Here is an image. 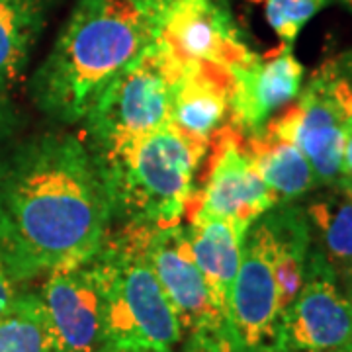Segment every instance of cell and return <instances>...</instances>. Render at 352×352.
I'll return each mask as SVG.
<instances>
[{"instance_id": "11", "label": "cell", "mask_w": 352, "mask_h": 352, "mask_svg": "<svg viewBox=\"0 0 352 352\" xmlns=\"http://www.w3.org/2000/svg\"><path fill=\"white\" fill-rule=\"evenodd\" d=\"M229 321L237 352H264L274 346L280 325L276 274L256 223L243 241L239 270L231 289Z\"/></svg>"}, {"instance_id": "29", "label": "cell", "mask_w": 352, "mask_h": 352, "mask_svg": "<svg viewBox=\"0 0 352 352\" xmlns=\"http://www.w3.org/2000/svg\"><path fill=\"white\" fill-rule=\"evenodd\" d=\"M342 289H344V288H342ZM344 294H346V298H349V302H351V307H352V288L344 289Z\"/></svg>"}, {"instance_id": "30", "label": "cell", "mask_w": 352, "mask_h": 352, "mask_svg": "<svg viewBox=\"0 0 352 352\" xmlns=\"http://www.w3.org/2000/svg\"><path fill=\"white\" fill-rule=\"evenodd\" d=\"M340 2H342L349 10H352V0H340Z\"/></svg>"}, {"instance_id": "13", "label": "cell", "mask_w": 352, "mask_h": 352, "mask_svg": "<svg viewBox=\"0 0 352 352\" xmlns=\"http://www.w3.org/2000/svg\"><path fill=\"white\" fill-rule=\"evenodd\" d=\"M231 126L241 135H252L268 124L278 108L300 96L303 88V65L292 45H284L268 59L256 57L252 63L231 71Z\"/></svg>"}, {"instance_id": "28", "label": "cell", "mask_w": 352, "mask_h": 352, "mask_svg": "<svg viewBox=\"0 0 352 352\" xmlns=\"http://www.w3.org/2000/svg\"><path fill=\"white\" fill-rule=\"evenodd\" d=\"M340 286H342V288L346 289V288H352V274L349 278H346V280H344V282H342V284H340Z\"/></svg>"}, {"instance_id": "8", "label": "cell", "mask_w": 352, "mask_h": 352, "mask_svg": "<svg viewBox=\"0 0 352 352\" xmlns=\"http://www.w3.org/2000/svg\"><path fill=\"white\" fill-rule=\"evenodd\" d=\"M38 296L50 321L55 351L106 349V305L96 252L47 272Z\"/></svg>"}, {"instance_id": "26", "label": "cell", "mask_w": 352, "mask_h": 352, "mask_svg": "<svg viewBox=\"0 0 352 352\" xmlns=\"http://www.w3.org/2000/svg\"><path fill=\"white\" fill-rule=\"evenodd\" d=\"M335 188L342 190V192H344V194H346V196L352 200V180H340Z\"/></svg>"}, {"instance_id": "16", "label": "cell", "mask_w": 352, "mask_h": 352, "mask_svg": "<svg viewBox=\"0 0 352 352\" xmlns=\"http://www.w3.org/2000/svg\"><path fill=\"white\" fill-rule=\"evenodd\" d=\"M188 237L196 266L208 284L215 307L229 321L231 289L239 270L245 233L227 219L194 215Z\"/></svg>"}, {"instance_id": "23", "label": "cell", "mask_w": 352, "mask_h": 352, "mask_svg": "<svg viewBox=\"0 0 352 352\" xmlns=\"http://www.w3.org/2000/svg\"><path fill=\"white\" fill-rule=\"evenodd\" d=\"M16 127V113H14L8 94L0 92V141L8 138Z\"/></svg>"}, {"instance_id": "7", "label": "cell", "mask_w": 352, "mask_h": 352, "mask_svg": "<svg viewBox=\"0 0 352 352\" xmlns=\"http://www.w3.org/2000/svg\"><path fill=\"white\" fill-rule=\"evenodd\" d=\"M276 352H352V307L327 258L311 247L305 282L278 325Z\"/></svg>"}, {"instance_id": "27", "label": "cell", "mask_w": 352, "mask_h": 352, "mask_svg": "<svg viewBox=\"0 0 352 352\" xmlns=\"http://www.w3.org/2000/svg\"><path fill=\"white\" fill-rule=\"evenodd\" d=\"M102 352H157V351H118V349H104Z\"/></svg>"}, {"instance_id": "10", "label": "cell", "mask_w": 352, "mask_h": 352, "mask_svg": "<svg viewBox=\"0 0 352 352\" xmlns=\"http://www.w3.org/2000/svg\"><path fill=\"white\" fill-rule=\"evenodd\" d=\"M157 39L180 65H208L231 73L258 57L219 0H178L159 22Z\"/></svg>"}, {"instance_id": "1", "label": "cell", "mask_w": 352, "mask_h": 352, "mask_svg": "<svg viewBox=\"0 0 352 352\" xmlns=\"http://www.w3.org/2000/svg\"><path fill=\"white\" fill-rule=\"evenodd\" d=\"M112 221L100 168L80 138L39 133L0 159V243L20 284L98 251Z\"/></svg>"}, {"instance_id": "5", "label": "cell", "mask_w": 352, "mask_h": 352, "mask_svg": "<svg viewBox=\"0 0 352 352\" xmlns=\"http://www.w3.org/2000/svg\"><path fill=\"white\" fill-rule=\"evenodd\" d=\"M180 75L182 65L155 38L87 116L88 149L112 151L170 124L173 96Z\"/></svg>"}, {"instance_id": "24", "label": "cell", "mask_w": 352, "mask_h": 352, "mask_svg": "<svg viewBox=\"0 0 352 352\" xmlns=\"http://www.w3.org/2000/svg\"><path fill=\"white\" fill-rule=\"evenodd\" d=\"M340 180H352V120L346 124V133H344V153H342V175H340Z\"/></svg>"}, {"instance_id": "3", "label": "cell", "mask_w": 352, "mask_h": 352, "mask_svg": "<svg viewBox=\"0 0 352 352\" xmlns=\"http://www.w3.org/2000/svg\"><path fill=\"white\" fill-rule=\"evenodd\" d=\"M206 153L208 145L182 135L173 124L112 151L92 153L113 219L147 229L176 226L190 204L194 175Z\"/></svg>"}, {"instance_id": "17", "label": "cell", "mask_w": 352, "mask_h": 352, "mask_svg": "<svg viewBox=\"0 0 352 352\" xmlns=\"http://www.w3.org/2000/svg\"><path fill=\"white\" fill-rule=\"evenodd\" d=\"M247 139L245 151L263 176L264 184L276 196L278 204L298 200L319 186L309 159L294 141L282 138L268 126Z\"/></svg>"}, {"instance_id": "12", "label": "cell", "mask_w": 352, "mask_h": 352, "mask_svg": "<svg viewBox=\"0 0 352 352\" xmlns=\"http://www.w3.org/2000/svg\"><path fill=\"white\" fill-rule=\"evenodd\" d=\"M217 135L219 151L194 215L227 219L247 235L258 217L278 206V200L241 145L239 131L227 126Z\"/></svg>"}, {"instance_id": "14", "label": "cell", "mask_w": 352, "mask_h": 352, "mask_svg": "<svg viewBox=\"0 0 352 352\" xmlns=\"http://www.w3.org/2000/svg\"><path fill=\"white\" fill-rule=\"evenodd\" d=\"M231 73L208 65H182L173 96L170 124L192 141L208 145L223 129L231 108Z\"/></svg>"}, {"instance_id": "25", "label": "cell", "mask_w": 352, "mask_h": 352, "mask_svg": "<svg viewBox=\"0 0 352 352\" xmlns=\"http://www.w3.org/2000/svg\"><path fill=\"white\" fill-rule=\"evenodd\" d=\"M139 12H143L149 20L153 22V25L157 28L159 24V18H161V0H129Z\"/></svg>"}, {"instance_id": "20", "label": "cell", "mask_w": 352, "mask_h": 352, "mask_svg": "<svg viewBox=\"0 0 352 352\" xmlns=\"http://www.w3.org/2000/svg\"><path fill=\"white\" fill-rule=\"evenodd\" d=\"M0 352H57L38 294H22L0 317Z\"/></svg>"}, {"instance_id": "21", "label": "cell", "mask_w": 352, "mask_h": 352, "mask_svg": "<svg viewBox=\"0 0 352 352\" xmlns=\"http://www.w3.org/2000/svg\"><path fill=\"white\" fill-rule=\"evenodd\" d=\"M333 0H264V16L284 45H292L305 24Z\"/></svg>"}, {"instance_id": "22", "label": "cell", "mask_w": 352, "mask_h": 352, "mask_svg": "<svg viewBox=\"0 0 352 352\" xmlns=\"http://www.w3.org/2000/svg\"><path fill=\"white\" fill-rule=\"evenodd\" d=\"M20 296H22L20 282L14 278L12 268H10L8 258H6V252H4L2 243H0V317L12 309V305L18 302Z\"/></svg>"}, {"instance_id": "31", "label": "cell", "mask_w": 352, "mask_h": 352, "mask_svg": "<svg viewBox=\"0 0 352 352\" xmlns=\"http://www.w3.org/2000/svg\"><path fill=\"white\" fill-rule=\"evenodd\" d=\"M264 352H276L274 349H268V351H264Z\"/></svg>"}, {"instance_id": "2", "label": "cell", "mask_w": 352, "mask_h": 352, "mask_svg": "<svg viewBox=\"0 0 352 352\" xmlns=\"http://www.w3.org/2000/svg\"><path fill=\"white\" fill-rule=\"evenodd\" d=\"M155 38L157 28L129 0H78L32 76V102L57 124L85 122Z\"/></svg>"}, {"instance_id": "9", "label": "cell", "mask_w": 352, "mask_h": 352, "mask_svg": "<svg viewBox=\"0 0 352 352\" xmlns=\"http://www.w3.org/2000/svg\"><path fill=\"white\" fill-rule=\"evenodd\" d=\"M351 118L349 106L317 69L296 104L266 126L302 149L314 166L319 186L335 188L342 175L344 133Z\"/></svg>"}, {"instance_id": "18", "label": "cell", "mask_w": 352, "mask_h": 352, "mask_svg": "<svg viewBox=\"0 0 352 352\" xmlns=\"http://www.w3.org/2000/svg\"><path fill=\"white\" fill-rule=\"evenodd\" d=\"M57 0H0V92L22 78Z\"/></svg>"}, {"instance_id": "19", "label": "cell", "mask_w": 352, "mask_h": 352, "mask_svg": "<svg viewBox=\"0 0 352 352\" xmlns=\"http://www.w3.org/2000/svg\"><path fill=\"white\" fill-rule=\"evenodd\" d=\"M303 208L314 247L327 258L342 284L352 274V200L342 190L333 188Z\"/></svg>"}, {"instance_id": "6", "label": "cell", "mask_w": 352, "mask_h": 352, "mask_svg": "<svg viewBox=\"0 0 352 352\" xmlns=\"http://www.w3.org/2000/svg\"><path fill=\"white\" fill-rule=\"evenodd\" d=\"M147 254L178 319L184 352H237L231 325L217 311L196 266L188 226L151 229Z\"/></svg>"}, {"instance_id": "4", "label": "cell", "mask_w": 352, "mask_h": 352, "mask_svg": "<svg viewBox=\"0 0 352 352\" xmlns=\"http://www.w3.org/2000/svg\"><path fill=\"white\" fill-rule=\"evenodd\" d=\"M147 227L124 226L96 251L106 305V349L175 352L182 333L147 254Z\"/></svg>"}, {"instance_id": "15", "label": "cell", "mask_w": 352, "mask_h": 352, "mask_svg": "<svg viewBox=\"0 0 352 352\" xmlns=\"http://www.w3.org/2000/svg\"><path fill=\"white\" fill-rule=\"evenodd\" d=\"M254 223L261 227L272 256L282 319L305 282L307 261L314 247L311 226L305 208L292 201L278 204Z\"/></svg>"}]
</instances>
